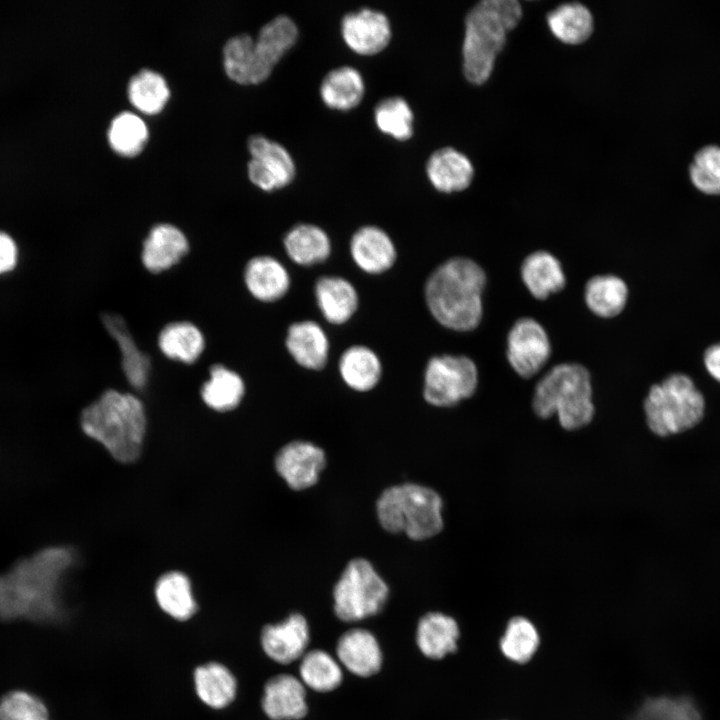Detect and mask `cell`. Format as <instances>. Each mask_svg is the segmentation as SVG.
Wrapping results in <instances>:
<instances>
[{
	"instance_id": "cell-1",
	"label": "cell",
	"mask_w": 720,
	"mask_h": 720,
	"mask_svg": "<svg viewBox=\"0 0 720 720\" xmlns=\"http://www.w3.org/2000/svg\"><path fill=\"white\" fill-rule=\"evenodd\" d=\"M72 550L45 548L0 576V618L47 619L56 613L62 576L74 563Z\"/></svg>"
},
{
	"instance_id": "cell-2",
	"label": "cell",
	"mask_w": 720,
	"mask_h": 720,
	"mask_svg": "<svg viewBox=\"0 0 720 720\" xmlns=\"http://www.w3.org/2000/svg\"><path fill=\"white\" fill-rule=\"evenodd\" d=\"M485 286L486 274L480 265L469 258H451L427 279V307L442 326L459 332L471 331L482 319Z\"/></svg>"
},
{
	"instance_id": "cell-3",
	"label": "cell",
	"mask_w": 720,
	"mask_h": 720,
	"mask_svg": "<svg viewBox=\"0 0 720 720\" xmlns=\"http://www.w3.org/2000/svg\"><path fill=\"white\" fill-rule=\"evenodd\" d=\"M80 424L117 461L132 462L140 455L146 432L145 404L134 392L109 388L83 408Z\"/></svg>"
},
{
	"instance_id": "cell-4",
	"label": "cell",
	"mask_w": 720,
	"mask_h": 720,
	"mask_svg": "<svg viewBox=\"0 0 720 720\" xmlns=\"http://www.w3.org/2000/svg\"><path fill=\"white\" fill-rule=\"evenodd\" d=\"M521 17L522 8L515 0H485L470 9L462 47L463 72L470 83L482 85L489 80L507 33Z\"/></svg>"
},
{
	"instance_id": "cell-5",
	"label": "cell",
	"mask_w": 720,
	"mask_h": 720,
	"mask_svg": "<svg viewBox=\"0 0 720 720\" xmlns=\"http://www.w3.org/2000/svg\"><path fill=\"white\" fill-rule=\"evenodd\" d=\"M533 409L541 418L556 414L567 430L587 425L594 415L589 371L578 363L554 366L536 385Z\"/></svg>"
},
{
	"instance_id": "cell-6",
	"label": "cell",
	"mask_w": 720,
	"mask_h": 720,
	"mask_svg": "<svg viewBox=\"0 0 720 720\" xmlns=\"http://www.w3.org/2000/svg\"><path fill=\"white\" fill-rule=\"evenodd\" d=\"M443 502L433 489L404 483L385 489L376 502L380 525L390 533H404L414 541L437 535L443 528Z\"/></svg>"
},
{
	"instance_id": "cell-7",
	"label": "cell",
	"mask_w": 720,
	"mask_h": 720,
	"mask_svg": "<svg viewBox=\"0 0 720 720\" xmlns=\"http://www.w3.org/2000/svg\"><path fill=\"white\" fill-rule=\"evenodd\" d=\"M644 410L649 428L668 436L695 426L703 417L705 400L688 375L674 373L650 388Z\"/></svg>"
},
{
	"instance_id": "cell-8",
	"label": "cell",
	"mask_w": 720,
	"mask_h": 720,
	"mask_svg": "<svg viewBox=\"0 0 720 720\" xmlns=\"http://www.w3.org/2000/svg\"><path fill=\"white\" fill-rule=\"evenodd\" d=\"M386 582L364 558L351 560L333 589L334 611L345 622H355L380 612L388 598Z\"/></svg>"
},
{
	"instance_id": "cell-9",
	"label": "cell",
	"mask_w": 720,
	"mask_h": 720,
	"mask_svg": "<svg viewBox=\"0 0 720 720\" xmlns=\"http://www.w3.org/2000/svg\"><path fill=\"white\" fill-rule=\"evenodd\" d=\"M478 385V370L464 355L432 357L425 369L423 395L429 404L450 407L471 397Z\"/></svg>"
},
{
	"instance_id": "cell-10",
	"label": "cell",
	"mask_w": 720,
	"mask_h": 720,
	"mask_svg": "<svg viewBox=\"0 0 720 720\" xmlns=\"http://www.w3.org/2000/svg\"><path fill=\"white\" fill-rule=\"evenodd\" d=\"M99 319L114 341L120 360V367L128 390L141 396L148 388L153 360L149 353L144 351L125 319L115 312H103Z\"/></svg>"
},
{
	"instance_id": "cell-11",
	"label": "cell",
	"mask_w": 720,
	"mask_h": 720,
	"mask_svg": "<svg viewBox=\"0 0 720 720\" xmlns=\"http://www.w3.org/2000/svg\"><path fill=\"white\" fill-rule=\"evenodd\" d=\"M551 344L543 326L532 318H521L507 335L506 356L514 371L523 378H531L546 364Z\"/></svg>"
},
{
	"instance_id": "cell-12",
	"label": "cell",
	"mask_w": 720,
	"mask_h": 720,
	"mask_svg": "<svg viewBox=\"0 0 720 720\" xmlns=\"http://www.w3.org/2000/svg\"><path fill=\"white\" fill-rule=\"evenodd\" d=\"M251 159L248 162L250 180L265 191L288 185L295 177V164L284 146L263 135L248 139Z\"/></svg>"
},
{
	"instance_id": "cell-13",
	"label": "cell",
	"mask_w": 720,
	"mask_h": 720,
	"mask_svg": "<svg viewBox=\"0 0 720 720\" xmlns=\"http://www.w3.org/2000/svg\"><path fill=\"white\" fill-rule=\"evenodd\" d=\"M190 242L185 232L172 222L154 223L141 244L140 260L151 274L170 271L189 254Z\"/></svg>"
},
{
	"instance_id": "cell-14",
	"label": "cell",
	"mask_w": 720,
	"mask_h": 720,
	"mask_svg": "<svg viewBox=\"0 0 720 720\" xmlns=\"http://www.w3.org/2000/svg\"><path fill=\"white\" fill-rule=\"evenodd\" d=\"M325 465V452L308 441L296 440L286 444L275 458L277 473L295 491L314 486Z\"/></svg>"
},
{
	"instance_id": "cell-15",
	"label": "cell",
	"mask_w": 720,
	"mask_h": 720,
	"mask_svg": "<svg viewBox=\"0 0 720 720\" xmlns=\"http://www.w3.org/2000/svg\"><path fill=\"white\" fill-rule=\"evenodd\" d=\"M341 33L351 50L362 55H373L388 45L391 26L383 12L362 8L343 17Z\"/></svg>"
},
{
	"instance_id": "cell-16",
	"label": "cell",
	"mask_w": 720,
	"mask_h": 720,
	"mask_svg": "<svg viewBox=\"0 0 720 720\" xmlns=\"http://www.w3.org/2000/svg\"><path fill=\"white\" fill-rule=\"evenodd\" d=\"M243 283L252 299L261 304H272L287 294L290 275L276 257L258 254L246 262Z\"/></svg>"
},
{
	"instance_id": "cell-17",
	"label": "cell",
	"mask_w": 720,
	"mask_h": 720,
	"mask_svg": "<svg viewBox=\"0 0 720 720\" xmlns=\"http://www.w3.org/2000/svg\"><path fill=\"white\" fill-rule=\"evenodd\" d=\"M309 638L305 617L292 613L280 623L266 625L261 633V644L266 655L272 660L289 664L305 654Z\"/></svg>"
},
{
	"instance_id": "cell-18",
	"label": "cell",
	"mask_w": 720,
	"mask_h": 720,
	"mask_svg": "<svg viewBox=\"0 0 720 720\" xmlns=\"http://www.w3.org/2000/svg\"><path fill=\"white\" fill-rule=\"evenodd\" d=\"M227 75L241 84H256L265 80L273 66L266 60L255 39L242 33L227 40L223 48Z\"/></svg>"
},
{
	"instance_id": "cell-19",
	"label": "cell",
	"mask_w": 720,
	"mask_h": 720,
	"mask_svg": "<svg viewBox=\"0 0 720 720\" xmlns=\"http://www.w3.org/2000/svg\"><path fill=\"white\" fill-rule=\"evenodd\" d=\"M350 252L355 264L369 274H380L389 270L397 256L389 235L373 225L363 226L353 234Z\"/></svg>"
},
{
	"instance_id": "cell-20",
	"label": "cell",
	"mask_w": 720,
	"mask_h": 720,
	"mask_svg": "<svg viewBox=\"0 0 720 720\" xmlns=\"http://www.w3.org/2000/svg\"><path fill=\"white\" fill-rule=\"evenodd\" d=\"M262 707L272 720H299L308 711L302 681L288 674L277 675L264 687Z\"/></svg>"
},
{
	"instance_id": "cell-21",
	"label": "cell",
	"mask_w": 720,
	"mask_h": 720,
	"mask_svg": "<svg viewBox=\"0 0 720 720\" xmlns=\"http://www.w3.org/2000/svg\"><path fill=\"white\" fill-rule=\"evenodd\" d=\"M340 663L360 677L376 674L382 665V652L375 636L368 630L354 628L344 632L337 641Z\"/></svg>"
},
{
	"instance_id": "cell-22",
	"label": "cell",
	"mask_w": 720,
	"mask_h": 720,
	"mask_svg": "<svg viewBox=\"0 0 720 720\" xmlns=\"http://www.w3.org/2000/svg\"><path fill=\"white\" fill-rule=\"evenodd\" d=\"M246 395V383L234 369L220 363L210 365L208 377L199 388L202 403L210 410L226 413L235 410Z\"/></svg>"
},
{
	"instance_id": "cell-23",
	"label": "cell",
	"mask_w": 720,
	"mask_h": 720,
	"mask_svg": "<svg viewBox=\"0 0 720 720\" xmlns=\"http://www.w3.org/2000/svg\"><path fill=\"white\" fill-rule=\"evenodd\" d=\"M159 352L172 362L193 365L202 357L206 340L201 329L187 320L164 325L157 336Z\"/></svg>"
},
{
	"instance_id": "cell-24",
	"label": "cell",
	"mask_w": 720,
	"mask_h": 720,
	"mask_svg": "<svg viewBox=\"0 0 720 720\" xmlns=\"http://www.w3.org/2000/svg\"><path fill=\"white\" fill-rule=\"evenodd\" d=\"M285 346L294 361L304 368L320 370L327 363L329 341L324 330L314 321L292 323L287 329Z\"/></svg>"
},
{
	"instance_id": "cell-25",
	"label": "cell",
	"mask_w": 720,
	"mask_h": 720,
	"mask_svg": "<svg viewBox=\"0 0 720 720\" xmlns=\"http://www.w3.org/2000/svg\"><path fill=\"white\" fill-rule=\"evenodd\" d=\"M426 172L431 184L444 193L465 190L474 176V168L468 157L451 147H444L432 153L426 165Z\"/></svg>"
},
{
	"instance_id": "cell-26",
	"label": "cell",
	"mask_w": 720,
	"mask_h": 720,
	"mask_svg": "<svg viewBox=\"0 0 720 720\" xmlns=\"http://www.w3.org/2000/svg\"><path fill=\"white\" fill-rule=\"evenodd\" d=\"M315 297L324 318L332 324L346 323L359 304L355 287L339 276H324L315 285Z\"/></svg>"
},
{
	"instance_id": "cell-27",
	"label": "cell",
	"mask_w": 720,
	"mask_h": 720,
	"mask_svg": "<svg viewBox=\"0 0 720 720\" xmlns=\"http://www.w3.org/2000/svg\"><path fill=\"white\" fill-rule=\"evenodd\" d=\"M520 271L523 283L531 295L539 300L559 292L566 284L560 261L544 250L529 254L523 260Z\"/></svg>"
},
{
	"instance_id": "cell-28",
	"label": "cell",
	"mask_w": 720,
	"mask_h": 720,
	"mask_svg": "<svg viewBox=\"0 0 720 720\" xmlns=\"http://www.w3.org/2000/svg\"><path fill=\"white\" fill-rule=\"evenodd\" d=\"M457 622L440 612L423 615L417 625L416 643L422 654L430 659H442L457 649Z\"/></svg>"
},
{
	"instance_id": "cell-29",
	"label": "cell",
	"mask_w": 720,
	"mask_h": 720,
	"mask_svg": "<svg viewBox=\"0 0 720 720\" xmlns=\"http://www.w3.org/2000/svg\"><path fill=\"white\" fill-rule=\"evenodd\" d=\"M283 245L289 258L303 266L325 261L331 252L326 232L313 224H298L284 236Z\"/></svg>"
},
{
	"instance_id": "cell-30",
	"label": "cell",
	"mask_w": 720,
	"mask_h": 720,
	"mask_svg": "<svg viewBox=\"0 0 720 720\" xmlns=\"http://www.w3.org/2000/svg\"><path fill=\"white\" fill-rule=\"evenodd\" d=\"M339 372L347 386L358 392L373 389L382 375V365L377 354L364 345L346 349L339 360Z\"/></svg>"
},
{
	"instance_id": "cell-31",
	"label": "cell",
	"mask_w": 720,
	"mask_h": 720,
	"mask_svg": "<svg viewBox=\"0 0 720 720\" xmlns=\"http://www.w3.org/2000/svg\"><path fill=\"white\" fill-rule=\"evenodd\" d=\"M364 81L358 70L341 66L327 73L320 86L323 102L332 109L349 110L357 106L364 94Z\"/></svg>"
},
{
	"instance_id": "cell-32",
	"label": "cell",
	"mask_w": 720,
	"mask_h": 720,
	"mask_svg": "<svg viewBox=\"0 0 720 720\" xmlns=\"http://www.w3.org/2000/svg\"><path fill=\"white\" fill-rule=\"evenodd\" d=\"M584 297L591 312L601 318H612L625 308L628 287L618 276L597 275L587 281Z\"/></svg>"
},
{
	"instance_id": "cell-33",
	"label": "cell",
	"mask_w": 720,
	"mask_h": 720,
	"mask_svg": "<svg viewBox=\"0 0 720 720\" xmlns=\"http://www.w3.org/2000/svg\"><path fill=\"white\" fill-rule=\"evenodd\" d=\"M547 24L551 33L561 42L578 45L593 33V16L581 3H565L548 13Z\"/></svg>"
},
{
	"instance_id": "cell-34",
	"label": "cell",
	"mask_w": 720,
	"mask_h": 720,
	"mask_svg": "<svg viewBox=\"0 0 720 720\" xmlns=\"http://www.w3.org/2000/svg\"><path fill=\"white\" fill-rule=\"evenodd\" d=\"M194 683L199 698L212 708H223L235 697V678L220 663L211 662L196 668Z\"/></svg>"
},
{
	"instance_id": "cell-35",
	"label": "cell",
	"mask_w": 720,
	"mask_h": 720,
	"mask_svg": "<svg viewBox=\"0 0 720 720\" xmlns=\"http://www.w3.org/2000/svg\"><path fill=\"white\" fill-rule=\"evenodd\" d=\"M155 597L160 608L177 620H186L196 611L189 579L173 571L162 575L155 586Z\"/></svg>"
},
{
	"instance_id": "cell-36",
	"label": "cell",
	"mask_w": 720,
	"mask_h": 720,
	"mask_svg": "<svg viewBox=\"0 0 720 720\" xmlns=\"http://www.w3.org/2000/svg\"><path fill=\"white\" fill-rule=\"evenodd\" d=\"M299 673L302 683L317 692L332 691L343 679L339 663L319 649L311 650L301 657Z\"/></svg>"
},
{
	"instance_id": "cell-37",
	"label": "cell",
	"mask_w": 720,
	"mask_h": 720,
	"mask_svg": "<svg viewBox=\"0 0 720 720\" xmlns=\"http://www.w3.org/2000/svg\"><path fill=\"white\" fill-rule=\"evenodd\" d=\"M128 96L139 110L145 113H156L168 100L169 87L159 72L143 68L130 78Z\"/></svg>"
},
{
	"instance_id": "cell-38",
	"label": "cell",
	"mask_w": 720,
	"mask_h": 720,
	"mask_svg": "<svg viewBox=\"0 0 720 720\" xmlns=\"http://www.w3.org/2000/svg\"><path fill=\"white\" fill-rule=\"evenodd\" d=\"M148 129L143 119L131 111H122L111 121L108 140L111 147L126 156L140 152L147 140Z\"/></svg>"
},
{
	"instance_id": "cell-39",
	"label": "cell",
	"mask_w": 720,
	"mask_h": 720,
	"mask_svg": "<svg viewBox=\"0 0 720 720\" xmlns=\"http://www.w3.org/2000/svg\"><path fill=\"white\" fill-rule=\"evenodd\" d=\"M538 645L539 635L535 626L521 616L510 619L500 640V649L504 656L516 663L528 662Z\"/></svg>"
},
{
	"instance_id": "cell-40",
	"label": "cell",
	"mask_w": 720,
	"mask_h": 720,
	"mask_svg": "<svg viewBox=\"0 0 720 720\" xmlns=\"http://www.w3.org/2000/svg\"><path fill=\"white\" fill-rule=\"evenodd\" d=\"M375 123L380 131L397 139L407 140L413 133V112L402 97H388L374 110Z\"/></svg>"
},
{
	"instance_id": "cell-41",
	"label": "cell",
	"mask_w": 720,
	"mask_h": 720,
	"mask_svg": "<svg viewBox=\"0 0 720 720\" xmlns=\"http://www.w3.org/2000/svg\"><path fill=\"white\" fill-rule=\"evenodd\" d=\"M693 186L707 195H720V146L710 144L700 148L689 166Z\"/></svg>"
},
{
	"instance_id": "cell-42",
	"label": "cell",
	"mask_w": 720,
	"mask_h": 720,
	"mask_svg": "<svg viewBox=\"0 0 720 720\" xmlns=\"http://www.w3.org/2000/svg\"><path fill=\"white\" fill-rule=\"evenodd\" d=\"M632 720H702L690 698L658 697L648 699Z\"/></svg>"
},
{
	"instance_id": "cell-43",
	"label": "cell",
	"mask_w": 720,
	"mask_h": 720,
	"mask_svg": "<svg viewBox=\"0 0 720 720\" xmlns=\"http://www.w3.org/2000/svg\"><path fill=\"white\" fill-rule=\"evenodd\" d=\"M297 37L298 29L295 22L287 15H278L261 27L256 39L276 64L295 44Z\"/></svg>"
},
{
	"instance_id": "cell-44",
	"label": "cell",
	"mask_w": 720,
	"mask_h": 720,
	"mask_svg": "<svg viewBox=\"0 0 720 720\" xmlns=\"http://www.w3.org/2000/svg\"><path fill=\"white\" fill-rule=\"evenodd\" d=\"M0 720H50L48 709L36 695L13 690L0 698Z\"/></svg>"
},
{
	"instance_id": "cell-45",
	"label": "cell",
	"mask_w": 720,
	"mask_h": 720,
	"mask_svg": "<svg viewBox=\"0 0 720 720\" xmlns=\"http://www.w3.org/2000/svg\"><path fill=\"white\" fill-rule=\"evenodd\" d=\"M18 249L14 239L0 231V274L13 270L17 264Z\"/></svg>"
},
{
	"instance_id": "cell-46",
	"label": "cell",
	"mask_w": 720,
	"mask_h": 720,
	"mask_svg": "<svg viewBox=\"0 0 720 720\" xmlns=\"http://www.w3.org/2000/svg\"><path fill=\"white\" fill-rule=\"evenodd\" d=\"M707 372L720 383V343L709 346L703 357Z\"/></svg>"
}]
</instances>
